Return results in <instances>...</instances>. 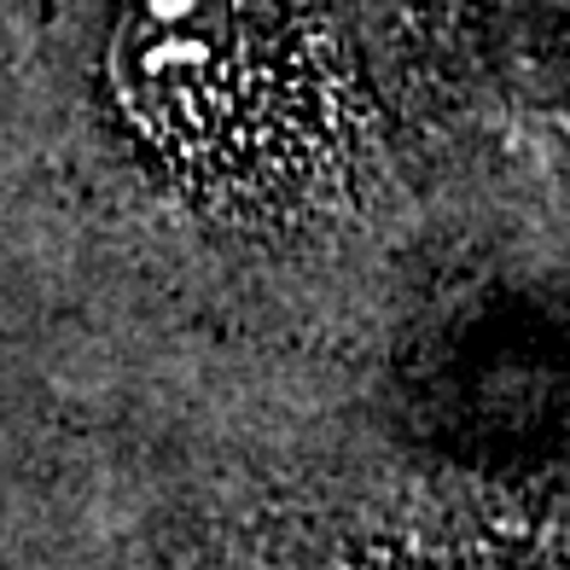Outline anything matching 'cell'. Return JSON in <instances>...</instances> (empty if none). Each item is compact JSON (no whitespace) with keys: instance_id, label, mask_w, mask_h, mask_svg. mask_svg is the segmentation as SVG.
Wrapping results in <instances>:
<instances>
[{"instance_id":"obj_1","label":"cell","mask_w":570,"mask_h":570,"mask_svg":"<svg viewBox=\"0 0 570 570\" xmlns=\"http://www.w3.org/2000/svg\"><path fill=\"white\" fill-rule=\"evenodd\" d=\"M111 82L164 151L239 180L315 158L338 117V53L315 0H128Z\"/></svg>"}]
</instances>
